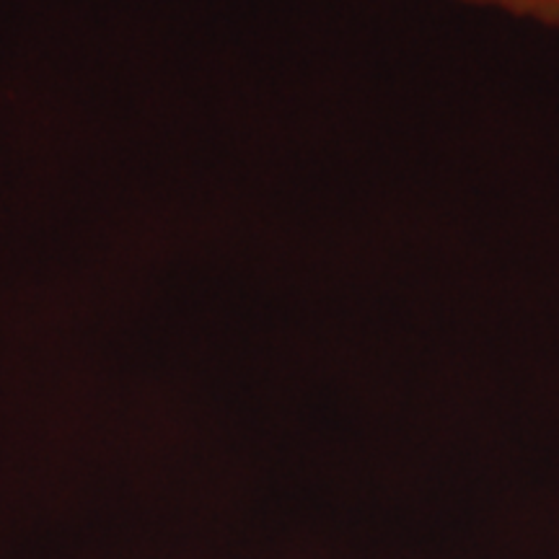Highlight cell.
<instances>
[{
	"label": "cell",
	"instance_id": "obj_1",
	"mask_svg": "<svg viewBox=\"0 0 559 559\" xmlns=\"http://www.w3.org/2000/svg\"><path fill=\"white\" fill-rule=\"evenodd\" d=\"M472 5H495L521 19H534L544 26H559V0H461Z\"/></svg>",
	"mask_w": 559,
	"mask_h": 559
}]
</instances>
